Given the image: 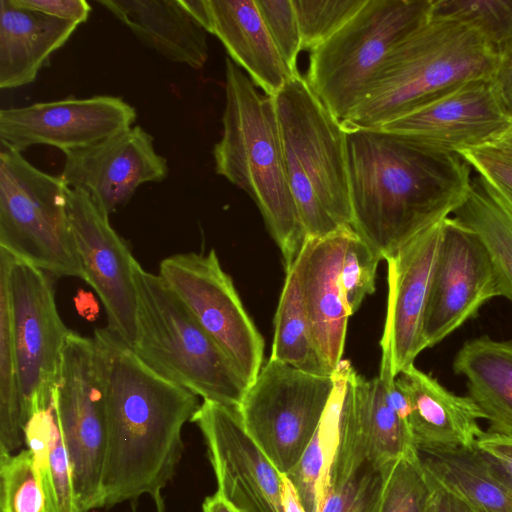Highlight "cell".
Instances as JSON below:
<instances>
[{
    "label": "cell",
    "mask_w": 512,
    "mask_h": 512,
    "mask_svg": "<svg viewBox=\"0 0 512 512\" xmlns=\"http://www.w3.org/2000/svg\"><path fill=\"white\" fill-rule=\"evenodd\" d=\"M107 428L103 508L153 497L173 479L182 429L199 407L189 390L147 366L117 334L96 329Z\"/></svg>",
    "instance_id": "obj_1"
},
{
    "label": "cell",
    "mask_w": 512,
    "mask_h": 512,
    "mask_svg": "<svg viewBox=\"0 0 512 512\" xmlns=\"http://www.w3.org/2000/svg\"><path fill=\"white\" fill-rule=\"evenodd\" d=\"M353 230L390 259L416 235L450 217L470 190L472 168L457 153L380 129L343 124Z\"/></svg>",
    "instance_id": "obj_2"
},
{
    "label": "cell",
    "mask_w": 512,
    "mask_h": 512,
    "mask_svg": "<svg viewBox=\"0 0 512 512\" xmlns=\"http://www.w3.org/2000/svg\"><path fill=\"white\" fill-rule=\"evenodd\" d=\"M213 158L216 173L256 203L288 272L309 238L287 179L274 98L261 95L229 57L222 133Z\"/></svg>",
    "instance_id": "obj_3"
},
{
    "label": "cell",
    "mask_w": 512,
    "mask_h": 512,
    "mask_svg": "<svg viewBox=\"0 0 512 512\" xmlns=\"http://www.w3.org/2000/svg\"><path fill=\"white\" fill-rule=\"evenodd\" d=\"M498 57L468 26L430 17L388 54L343 124L378 129L474 80L491 79Z\"/></svg>",
    "instance_id": "obj_4"
},
{
    "label": "cell",
    "mask_w": 512,
    "mask_h": 512,
    "mask_svg": "<svg viewBox=\"0 0 512 512\" xmlns=\"http://www.w3.org/2000/svg\"><path fill=\"white\" fill-rule=\"evenodd\" d=\"M286 175L308 238L352 225L346 131L301 74L273 96Z\"/></svg>",
    "instance_id": "obj_5"
},
{
    "label": "cell",
    "mask_w": 512,
    "mask_h": 512,
    "mask_svg": "<svg viewBox=\"0 0 512 512\" xmlns=\"http://www.w3.org/2000/svg\"><path fill=\"white\" fill-rule=\"evenodd\" d=\"M136 355L153 371L203 400L238 409L248 384L159 275L134 267Z\"/></svg>",
    "instance_id": "obj_6"
},
{
    "label": "cell",
    "mask_w": 512,
    "mask_h": 512,
    "mask_svg": "<svg viewBox=\"0 0 512 512\" xmlns=\"http://www.w3.org/2000/svg\"><path fill=\"white\" fill-rule=\"evenodd\" d=\"M433 0H366L310 51L306 80L341 121L366 96L388 54L431 15Z\"/></svg>",
    "instance_id": "obj_7"
},
{
    "label": "cell",
    "mask_w": 512,
    "mask_h": 512,
    "mask_svg": "<svg viewBox=\"0 0 512 512\" xmlns=\"http://www.w3.org/2000/svg\"><path fill=\"white\" fill-rule=\"evenodd\" d=\"M69 186L0 149V249L54 277L83 279L67 212Z\"/></svg>",
    "instance_id": "obj_8"
},
{
    "label": "cell",
    "mask_w": 512,
    "mask_h": 512,
    "mask_svg": "<svg viewBox=\"0 0 512 512\" xmlns=\"http://www.w3.org/2000/svg\"><path fill=\"white\" fill-rule=\"evenodd\" d=\"M335 386L333 375L308 373L269 359L237 409L253 441L283 475L313 438Z\"/></svg>",
    "instance_id": "obj_9"
},
{
    "label": "cell",
    "mask_w": 512,
    "mask_h": 512,
    "mask_svg": "<svg viewBox=\"0 0 512 512\" xmlns=\"http://www.w3.org/2000/svg\"><path fill=\"white\" fill-rule=\"evenodd\" d=\"M53 405L62 430L80 512L103 508L107 428L95 341L70 331L61 357Z\"/></svg>",
    "instance_id": "obj_10"
},
{
    "label": "cell",
    "mask_w": 512,
    "mask_h": 512,
    "mask_svg": "<svg viewBox=\"0 0 512 512\" xmlns=\"http://www.w3.org/2000/svg\"><path fill=\"white\" fill-rule=\"evenodd\" d=\"M0 278L8 295L24 426L33 408L52 402L71 330L57 309L53 275L0 249Z\"/></svg>",
    "instance_id": "obj_11"
},
{
    "label": "cell",
    "mask_w": 512,
    "mask_h": 512,
    "mask_svg": "<svg viewBox=\"0 0 512 512\" xmlns=\"http://www.w3.org/2000/svg\"><path fill=\"white\" fill-rule=\"evenodd\" d=\"M159 276L226 353L248 386L252 384L262 368L264 340L216 252L169 256L160 262Z\"/></svg>",
    "instance_id": "obj_12"
},
{
    "label": "cell",
    "mask_w": 512,
    "mask_h": 512,
    "mask_svg": "<svg viewBox=\"0 0 512 512\" xmlns=\"http://www.w3.org/2000/svg\"><path fill=\"white\" fill-rule=\"evenodd\" d=\"M498 296L504 290L487 248L474 231L446 218L423 318L425 347L444 340Z\"/></svg>",
    "instance_id": "obj_13"
},
{
    "label": "cell",
    "mask_w": 512,
    "mask_h": 512,
    "mask_svg": "<svg viewBox=\"0 0 512 512\" xmlns=\"http://www.w3.org/2000/svg\"><path fill=\"white\" fill-rule=\"evenodd\" d=\"M67 212L83 269L107 315V328L133 347L137 334V263L124 240L83 191L67 190Z\"/></svg>",
    "instance_id": "obj_14"
},
{
    "label": "cell",
    "mask_w": 512,
    "mask_h": 512,
    "mask_svg": "<svg viewBox=\"0 0 512 512\" xmlns=\"http://www.w3.org/2000/svg\"><path fill=\"white\" fill-rule=\"evenodd\" d=\"M190 421L204 438L219 494L239 512H284V475L248 435L237 409L203 400Z\"/></svg>",
    "instance_id": "obj_15"
},
{
    "label": "cell",
    "mask_w": 512,
    "mask_h": 512,
    "mask_svg": "<svg viewBox=\"0 0 512 512\" xmlns=\"http://www.w3.org/2000/svg\"><path fill=\"white\" fill-rule=\"evenodd\" d=\"M136 118L133 106L109 95L39 102L0 110V143L20 153L33 145L65 153L123 132Z\"/></svg>",
    "instance_id": "obj_16"
},
{
    "label": "cell",
    "mask_w": 512,
    "mask_h": 512,
    "mask_svg": "<svg viewBox=\"0 0 512 512\" xmlns=\"http://www.w3.org/2000/svg\"><path fill=\"white\" fill-rule=\"evenodd\" d=\"M418 145L459 153L493 145L512 129L490 79L467 82L380 128Z\"/></svg>",
    "instance_id": "obj_17"
},
{
    "label": "cell",
    "mask_w": 512,
    "mask_h": 512,
    "mask_svg": "<svg viewBox=\"0 0 512 512\" xmlns=\"http://www.w3.org/2000/svg\"><path fill=\"white\" fill-rule=\"evenodd\" d=\"M64 155L60 177L108 216L128 203L141 185L161 182L169 171L153 137L140 126Z\"/></svg>",
    "instance_id": "obj_18"
},
{
    "label": "cell",
    "mask_w": 512,
    "mask_h": 512,
    "mask_svg": "<svg viewBox=\"0 0 512 512\" xmlns=\"http://www.w3.org/2000/svg\"><path fill=\"white\" fill-rule=\"evenodd\" d=\"M444 220L416 235L394 257L386 260L389 290L383 334L391 342L396 376L414 364L419 353L426 349L423 318Z\"/></svg>",
    "instance_id": "obj_19"
},
{
    "label": "cell",
    "mask_w": 512,
    "mask_h": 512,
    "mask_svg": "<svg viewBox=\"0 0 512 512\" xmlns=\"http://www.w3.org/2000/svg\"><path fill=\"white\" fill-rule=\"evenodd\" d=\"M208 33L216 36L228 57L261 88L275 96L293 76L279 54L256 0H183Z\"/></svg>",
    "instance_id": "obj_20"
},
{
    "label": "cell",
    "mask_w": 512,
    "mask_h": 512,
    "mask_svg": "<svg viewBox=\"0 0 512 512\" xmlns=\"http://www.w3.org/2000/svg\"><path fill=\"white\" fill-rule=\"evenodd\" d=\"M345 226L322 238H309L297 259L302 297L313 337L334 372L342 360L350 317L340 284L347 242Z\"/></svg>",
    "instance_id": "obj_21"
},
{
    "label": "cell",
    "mask_w": 512,
    "mask_h": 512,
    "mask_svg": "<svg viewBox=\"0 0 512 512\" xmlns=\"http://www.w3.org/2000/svg\"><path fill=\"white\" fill-rule=\"evenodd\" d=\"M410 399V432L418 452L474 448L483 434V412L469 396H459L414 364L396 376Z\"/></svg>",
    "instance_id": "obj_22"
},
{
    "label": "cell",
    "mask_w": 512,
    "mask_h": 512,
    "mask_svg": "<svg viewBox=\"0 0 512 512\" xmlns=\"http://www.w3.org/2000/svg\"><path fill=\"white\" fill-rule=\"evenodd\" d=\"M145 46L166 59L201 69L208 60L207 31L183 0H98Z\"/></svg>",
    "instance_id": "obj_23"
},
{
    "label": "cell",
    "mask_w": 512,
    "mask_h": 512,
    "mask_svg": "<svg viewBox=\"0 0 512 512\" xmlns=\"http://www.w3.org/2000/svg\"><path fill=\"white\" fill-rule=\"evenodd\" d=\"M395 462L373 457L353 409L342 406L321 512H380Z\"/></svg>",
    "instance_id": "obj_24"
},
{
    "label": "cell",
    "mask_w": 512,
    "mask_h": 512,
    "mask_svg": "<svg viewBox=\"0 0 512 512\" xmlns=\"http://www.w3.org/2000/svg\"><path fill=\"white\" fill-rule=\"evenodd\" d=\"M77 24L0 0V88L35 81L49 57L72 36Z\"/></svg>",
    "instance_id": "obj_25"
},
{
    "label": "cell",
    "mask_w": 512,
    "mask_h": 512,
    "mask_svg": "<svg viewBox=\"0 0 512 512\" xmlns=\"http://www.w3.org/2000/svg\"><path fill=\"white\" fill-rule=\"evenodd\" d=\"M452 368L466 379L468 396L489 422L488 432L512 435V340L469 339Z\"/></svg>",
    "instance_id": "obj_26"
},
{
    "label": "cell",
    "mask_w": 512,
    "mask_h": 512,
    "mask_svg": "<svg viewBox=\"0 0 512 512\" xmlns=\"http://www.w3.org/2000/svg\"><path fill=\"white\" fill-rule=\"evenodd\" d=\"M424 470L475 512H512V488L474 448L418 452Z\"/></svg>",
    "instance_id": "obj_27"
},
{
    "label": "cell",
    "mask_w": 512,
    "mask_h": 512,
    "mask_svg": "<svg viewBox=\"0 0 512 512\" xmlns=\"http://www.w3.org/2000/svg\"><path fill=\"white\" fill-rule=\"evenodd\" d=\"M346 385L361 431L377 461L387 464L418 454L410 430L392 407L379 376L366 380L350 365Z\"/></svg>",
    "instance_id": "obj_28"
},
{
    "label": "cell",
    "mask_w": 512,
    "mask_h": 512,
    "mask_svg": "<svg viewBox=\"0 0 512 512\" xmlns=\"http://www.w3.org/2000/svg\"><path fill=\"white\" fill-rule=\"evenodd\" d=\"M347 364L348 360H341L334 371L335 386L323 418L300 460L285 475L293 485L305 512H321L338 440Z\"/></svg>",
    "instance_id": "obj_29"
},
{
    "label": "cell",
    "mask_w": 512,
    "mask_h": 512,
    "mask_svg": "<svg viewBox=\"0 0 512 512\" xmlns=\"http://www.w3.org/2000/svg\"><path fill=\"white\" fill-rule=\"evenodd\" d=\"M270 358L316 375L331 376L334 373L313 337L303 302L297 262L286 272L274 318Z\"/></svg>",
    "instance_id": "obj_30"
},
{
    "label": "cell",
    "mask_w": 512,
    "mask_h": 512,
    "mask_svg": "<svg viewBox=\"0 0 512 512\" xmlns=\"http://www.w3.org/2000/svg\"><path fill=\"white\" fill-rule=\"evenodd\" d=\"M451 217L481 239L501 280L504 297L512 302V214L475 175L466 199Z\"/></svg>",
    "instance_id": "obj_31"
},
{
    "label": "cell",
    "mask_w": 512,
    "mask_h": 512,
    "mask_svg": "<svg viewBox=\"0 0 512 512\" xmlns=\"http://www.w3.org/2000/svg\"><path fill=\"white\" fill-rule=\"evenodd\" d=\"M21 395L6 285L0 278V455L23 443Z\"/></svg>",
    "instance_id": "obj_32"
},
{
    "label": "cell",
    "mask_w": 512,
    "mask_h": 512,
    "mask_svg": "<svg viewBox=\"0 0 512 512\" xmlns=\"http://www.w3.org/2000/svg\"><path fill=\"white\" fill-rule=\"evenodd\" d=\"M431 14L468 26L498 58L512 47V0H433Z\"/></svg>",
    "instance_id": "obj_33"
},
{
    "label": "cell",
    "mask_w": 512,
    "mask_h": 512,
    "mask_svg": "<svg viewBox=\"0 0 512 512\" xmlns=\"http://www.w3.org/2000/svg\"><path fill=\"white\" fill-rule=\"evenodd\" d=\"M0 506L1 512H47L29 449L0 455Z\"/></svg>",
    "instance_id": "obj_34"
},
{
    "label": "cell",
    "mask_w": 512,
    "mask_h": 512,
    "mask_svg": "<svg viewBox=\"0 0 512 512\" xmlns=\"http://www.w3.org/2000/svg\"><path fill=\"white\" fill-rule=\"evenodd\" d=\"M430 480L419 455L399 458L390 472L380 512H428Z\"/></svg>",
    "instance_id": "obj_35"
},
{
    "label": "cell",
    "mask_w": 512,
    "mask_h": 512,
    "mask_svg": "<svg viewBox=\"0 0 512 512\" xmlns=\"http://www.w3.org/2000/svg\"><path fill=\"white\" fill-rule=\"evenodd\" d=\"M292 2L300 26L303 49L311 51L352 18L366 0H292Z\"/></svg>",
    "instance_id": "obj_36"
},
{
    "label": "cell",
    "mask_w": 512,
    "mask_h": 512,
    "mask_svg": "<svg viewBox=\"0 0 512 512\" xmlns=\"http://www.w3.org/2000/svg\"><path fill=\"white\" fill-rule=\"evenodd\" d=\"M380 260L379 254L352 230L340 273L341 290L350 316L358 310L367 295L374 293Z\"/></svg>",
    "instance_id": "obj_37"
},
{
    "label": "cell",
    "mask_w": 512,
    "mask_h": 512,
    "mask_svg": "<svg viewBox=\"0 0 512 512\" xmlns=\"http://www.w3.org/2000/svg\"><path fill=\"white\" fill-rule=\"evenodd\" d=\"M265 26L292 75L303 50L300 26L292 0H256Z\"/></svg>",
    "instance_id": "obj_38"
},
{
    "label": "cell",
    "mask_w": 512,
    "mask_h": 512,
    "mask_svg": "<svg viewBox=\"0 0 512 512\" xmlns=\"http://www.w3.org/2000/svg\"><path fill=\"white\" fill-rule=\"evenodd\" d=\"M458 154L512 214V159L493 146L467 149Z\"/></svg>",
    "instance_id": "obj_39"
},
{
    "label": "cell",
    "mask_w": 512,
    "mask_h": 512,
    "mask_svg": "<svg viewBox=\"0 0 512 512\" xmlns=\"http://www.w3.org/2000/svg\"><path fill=\"white\" fill-rule=\"evenodd\" d=\"M475 449L490 469L512 488V435L483 432Z\"/></svg>",
    "instance_id": "obj_40"
},
{
    "label": "cell",
    "mask_w": 512,
    "mask_h": 512,
    "mask_svg": "<svg viewBox=\"0 0 512 512\" xmlns=\"http://www.w3.org/2000/svg\"><path fill=\"white\" fill-rule=\"evenodd\" d=\"M15 4L38 11L50 17L73 22L77 25L85 22L91 12L90 4L85 0H13Z\"/></svg>",
    "instance_id": "obj_41"
},
{
    "label": "cell",
    "mask_w": 512,
    "mask_h": 512,
    "mask_svg": "<svg viewBox=\"0 0 512 512\" xmlns=\"http://www.w3.org/2000/svg\"><path fill=\"white\" fill-rule=\"evenodd\" d=\"M490 81L501 105L512 118V47L498 58Z\"/></svg>",
    "instance_id": "obj_42"
},
{
    "label": "cell",
    "mask_w": 512,
    "mask_h": 512,
    "mask_svg": "<svg viewBox=\"0 0 512 512\" xmlns=\"http://www.w3.org/2000/svg\"><path fill=\"white\" fill-rule=\"evenodd\" d=\"M426 474L431 484L428 512H475L463 499L441 486L427 472Z\"/></svg>",
    "instance_id": "obj_43"
},
{
    "label": "cell",
    "mask_w": 512,
    "mask_h": 512,
    "mask_svg": "<svg viewBox=\"0 0 512 512\" xmlns=\"http://www.w3.org/2000/svg\"><path fill=\"white\" fill-rule=\"evenodd\" d=\"M282 505L284 512H305L290 480L284 475Z\"/></svg>",
    "instance_id": "obj_44"
},
{
    "label": "cell",
    "mask_w": 512,
    "mask_h": 512,
    "mask_svg": "<svg viewBox=\"0 0 512 512\" xmlns=\"http://www.w3.org/2000/svg\"><path fill=\"white\" fill-rule=\"evenodd\" d=\"M202 512H239L217 491L207 496L202 504Z\"/></svg>",
    "instance_id": "obj_45"
},
{
    "label": "cell",
    "mask_w": 512,
    "mask_h": 512,
    "mask_svg": "<svg viewBox=\"0 0 512 512\" xmlns=\"http://www.w3.org/2000/svg\"><path fill=\"white\" fill-rule=\"evenodd\" d=\"M500 152L512 159V129L493 145Z\"/></svg>",
    "instance_id": "obj_46"
},
{
    "label": "cell",
    "mask_w": 512,
    "mask_h": 512,
    "mask_svg": "<svg viewBox=\"0 0 512 512\" xmlns=\"http://www.w3.org/2000/svg\"><path fill=\"white\" fill-rule=\"evenodd\" d=\"M152 499H153V502L155 505V512H166L165 502H164L161 492L155 494L152 497Z\"/></svg>",
    "instance_id": "obj_47"
}]
</instances>
